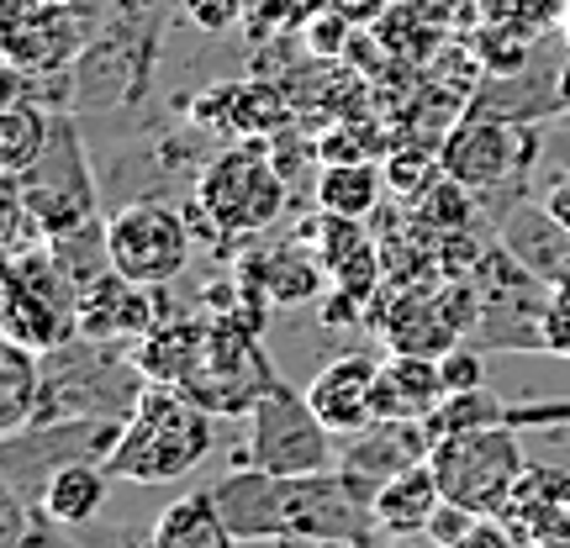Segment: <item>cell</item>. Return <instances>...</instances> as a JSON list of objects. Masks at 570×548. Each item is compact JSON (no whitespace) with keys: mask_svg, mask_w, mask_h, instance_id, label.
Here are the masks:
<instances>
[{"mask_svg":"<svg viewBox=\"0 0 570 548\" xmlns=\"http://www.w3.org/2000/svg\"><path fill=\"white\" fill-rule=\"evenodd\" d=\"M560 38H566V48H570V0H566V11H560Z\"/></svg>","mask_w":570,"mask_h":548,"instance_id":"ee69618b","label":"cell"},{"mask_svg":"<svg viewBox=\"0 0 570 548\" xmlns=\"http://www.w3.org/2000/svg\"><path fill=\"white\" fill-rule=\"evenodd\" d=\"M412 222L428 227V232H465L470 222H475V190L470 185H460L454 175H444V180L433 185V190H423L417 201H412Z\"/></svg>","mask_w":570,"mask_h":548,"instance_id":"d6a6232c","label":"cell"},{"mask_svg":"<svg viewBox=\"0 0 570 548\" xmlns=\"http://www.w3.org/2000/svg\"><path fill=\"white\" fill-rule=\"evenodd\" d=\"M523 548H570V538H533V544H523Z\"/></svg>","mask_w":570,"mask_h":548,"instance_id":"7bdbcfd3","label":"cell"},{"mask_svg":"<svg viewBox=\"0 0 570 548\" xmlns=\"http://www.w3.org/2000/svg\"><path fill=\"white\" fill-rule=\"evenodd\" d=\"M449 401L444 369L428 353H391L381 365V380H375V407L381 417H396V422H428L433 411Z\"/></svg>","mask_w":570,"mask_h":548,"instance_id":"d6986e66","label":"cell"},{"mask_svg":"<svg viewBox=\"0 0 570 548\" xmlns=\"http://www.w3.org/2000/svg\"><path fill=\"white\" fill-rule=\"evenodd\" d=\"M122 438V422L111 417H80V422H53V427H21V432H6V448H0V475H6V490L21 496L27 507L42 501V486L59 475L63 465L75 459H111V448Z\"/></svg>","mask_w":570,"mask_h":548,"instance_id":"7c38bea8","label":"cell"},{"mask_svg":"<svg viewBox=\"0 0 570 548\" xmlns=\"http://www.w3.org/2000/svg\"><path fill=\"white\" fill-rule=\"evenodd\" d=\"M354 32H360V21H354L344 6L333 0L323 17H312V27L302 32V42L312 48V53H317V59H344L348 42H354Z\"/></svg>","mask_w":570,"mask_h":548,"instance_id":"d590c367","label":"cell"},{"mask_svg":"<svg viewBox=\"0 0 570 548\" xmlns=\"http://www.w3.org/2000/svg\"><path fill=\"white\" fill-rule=\"evenodd\" d=\"M148 390V375L138 369L122 343H90V338H69V343L42 353V396L32 411V427L53 422H80V417H111L127 422L132 407Z\"/></svg>","mask_w":570,"mask_h":548,"instance_id":"5b68a950","label":"cell"},{"mask_svg":"<svg viewBox=\"0 0 570 548\" xmlns=\"http://www.w3.org/2000/svg\"><path fill=\"white\" fill-rule=\"evenodd\" d=\"M333 0H244V32L248 42L269 38H302L312 17H323Z\"/></svg>","mask_w":570,"mask_h":548,"instance_id":"1f68e13d","label":"cell"},{"mask_svg":"<svg viewBox=\"0 0 570 548\" xmlns=\"http://www.w3.org/2000/svg\"><path fill=\"white\" fill-rule=\"evenodd\" d=\"M269 386H281V375L269 369L265 348H259V332L212 317L202 359L185 375V386H175V390H185V396H190L196 407H206L212 417H248L254 401H259Z\"/></svg>","mask_w":570,"mask_h":548,"instance_id":"8fae6325","label":"cell"},{"mask_svg":"<svg viewBox=\"0 0 570 548\" xmlns=\"http://www.w3.org/2000/svg\"><path fill=\"white\" fill-rule=\"evenodd\" d=\"M148 548H238V532L227 528L223 507L212 490H190L159 511L148 532Z\"/></svg>","mask_w":570,"mask_h":548,"instance_id":"cb8c5ba5","label":"cell"},{"mask_svg":"<svg viewBox=\"0 0 570 548\" xmlns=\"http://www.w3.org/2000/svg\"><path fill=\"white\" fill-rule=\"evenodd\" d=\"M159 290L154 285H138L117 275V269H106L96 285H85L80 290V338L90 343H138L148 327L164 317V306L154 301Z\"/></svg>","mask_w":570,"mask_h":548,"instance_id":"9a60e30c","label":"cell"},{"mask_svg":"<svg viewBox=\"0 0 570 548\" xmlns=\"http://www.w3.org/2000/svg\"><path fill=\"white\" fill-rule=\"evenodd\" d=\"M439 369H444L449 396H454V390H481V386H487V365H481V348H475V343L449 348L444 359H439Z\"/></svg>","mask_w":570,"mask_h":548,"instance_id":"f35d334b","label":"cell"},{"mask_svg":"<svg viewBox=\"0 0 570 548\" xmlns=\"http://www.w3.org/2000/svg\"><path fill=\"white\" fill-rule=\"evenodd\" d=\"M169 6H127L117 0L101 17L96 38L69 69V111H127L142 101L159 63V32Z\"/></svg>","mask_w":570,"mask_h":548,"instance_id":"277c9868","label":"cell"},{"mask_svg":"<svg viewBox=\"0 0 570 548\" xmlns=\"http://www.w3.org/2000/svg\"><path fill=\"white\" fill-rule=\"evenodd\" d=\"M38 396H42V353L17 343V338H6L0 343V432L32 427Z\"/></svg>","mask_w":570,"mask_h":548,"instance_id":"83f0119b","label":"cell"},{"mask_svg":"<svg viewBox=\"0 0 570 548\" xmlns=\"http://www.w3.org/2000/svg\"><path fill=\"white\" fill-rule=\"evenodd\" d=\"M428 448H433V438H428L423 422L381 417V422H370L365 432L344 438V448H338V469L354 475L360 486L381 490L391 475H402V469H412V465H428Z\"/></svg>","mask_w":570,"mask_h":548,"instance_id":"e0dca14e","label":"cell"},{"mask_svg":"<svg viewBox=\"0 0 570 548\" xmlns=\"http://www.w3.org/2000/svg\"><path fill=\"white\" fill-rule=\"evenodd\" d=\"M539 206H544V211H550V217H554L560 227H570V169H566V175H554V180L544 185Z\"/></svg>","mask_w":570,"mask_h":548,"instance_id":"b9f144b4","label":"cell"},{"mask_svg":"<svg viewBox=\"0 0 570 548\" xmlns=\"http://www.w3.org/2000/svg\"><path fill=\"white\" fill-rule=\"evenodd\" d=\"M206 332H212V317H180V311L148 327L132 343V359L148 375V386H185V375L196 369L206 348Z\"/></svg>","mask_w":570,"mask_h":548,"instance_id":"ffe728a7","label":"cell"},{"mask_svg":"<svg viewBox=\"0 0 570 548\" xmlns=\"http://www.w3.org/2000/svg\"><path fill=\"white\" fill-rule=\"evenodd\" d=\"M439 159H444V175L470 185L475 196H487V190H502L508 180L529 175V163L539 159V132L529 122H502V117L465 111L439 138Z\"/></svg>","mask_w":570,"mask_h":548,"instance_id":"5bb4252c","label":"cell"},{"mask_svg":"<svg viewBox=\"0 0 570 548\" xmlns=\"http://www.w3.org/2000/svg\"><path fill=\"white\" fill-rule=\"evenodd\" d=\"M381 169H386V190L402 206H412L423 190H433V185L444 180V159H439V153H423V148H391Z\"/></svg>","mask_w":570,"mask_h":548,"instance_id":"836d02e7","label":"cell"},{"mask_svg":"<svg viewBox=\"0 0 570 548\" xmlns=\"http://www.w3.org/2000/svg\"><path fill=\"white\" fill-rule=\"evenodd\" d=\"M238 280L254 285V290H265L269 306H302L323 290L327 265H323V253H306V248L285 243V248L259 253V259H248V265L238 269Z\"/></svg>","mask_w":570,"mask_h":548,"instance_id":"603a6c76","label":"cell"},{"mask_svg":"<svg viewBox=\"0 0 570 548\" xmlns=\"http://www.w3.org/2000/svg\"><path fill=\"white\" fill-rule=\"evenodd\" d=\"M386 190V169L381 163H323L317 180H312V201L323 217H348V222H365L370 211L381 206Z\"/></svg>","mask_w":570,"mask_h":548,"instance_id":"484cf974","label":"cell"},{"mask_svg":"<svg viewBox=\"0 0 570 548\" xmlns=\"http://www.w3.org/2000/svg\"><path fill=\"white\" fill-rule=\"evenodd\" d=\"M227 528L238 544H327L360 548L375 528V490L360 486L344 469L323 475H265V469H233L217 486Z\"/></svg>","mask_w":570,"mask_h":548,"instance_id":"6da1fadb","label":"cell"},{"mask_svg":"<svg viewBox=\"0 0 570 548\" xmlns=\"http://www.w3.org/2000/svg\"><path fill=\"white\" fill-rule=\"evenodd\" d=\"M523 544L533 538H570V469L529 465L512 486L508 507L497 511Z\"/></svg>","mask_w":570,"mask_h":548,"instance_id":"ac0fdd59","label":"cell"},{"mask_svg":"<svg viewBox=\"0 0 570 548\" xmlns=\"http://www.w3.org/2000/svg\"><path fill=\"white\" fill-rule=\"evenodd\" d=\"M106 490H111V469H106L101 459H75V465H63L59 475L42 486L38 511L53 517L59 528H85V522L101 517Z\"/></svg>","mask_w":570,"mask_h":548,"instance_id":"d4e9b609","label":"cell"},{"mask_svg":"<svg viewBox=\"0 0 570 548\" xmlns=\"http://www.w3.org/2000/svg\"><path fill=\"white\" fill-rule=\"evenodd\" d=\"M502 248L518 253L533 275L544 280H570V227H560L544 206H512L502 217Z\"/></svg>","mask_w":570,"mask_h":548,"instance_id":"44dd1931","label":"cell"},{"mask_svg":"<svg viewBox=\"0 0 570 548\" xmlns=\"http://www.w3.org/2000/svg\"><path fill=\"white\" fill-rule=\"evenodd\" d=\"M285 206H291V185L269 159V138H238L233 148H217L196 169V190L180 211L196 243H212L227 253L244 238L281 222Z\"/></svg>","mask_w":570,"mask_h":548,"instance_id":"7a4b0ae2","label":"cell"},{"mask_svg":"<svg viewBox=\"0 0 570 548\" xmlns=\"http://www.w3.org/2000/svg\"><path fill=\"white\" fill-rule=\"evenodd\" d=\"M0 285H6V296H0V327H6V338L38 348V353L80 338V285L59 269L48 243L6 253Z\"/></svg>","mask_w":570,"mask_h":548,"instance_id":"52a82bcc","label":"cell"},{"mask_svg":"<svg viewBox=\"0 0 570 548\" xmlns=\"http://www.w3.org/2000/svg\"><path fill=\"white\" fill-rule=\"evenodd\" d=\"M566 0H481V21H502V27H518L539 38L550 21H560Z\"/></svg>","mask_w":570,"mask_h":548,"instance_id":"e575fe53","label":"cell"},{"mask_svg":"<svg viewBox=\"0 0 570 548\" xmlns=\"http://www.w3.org/2000/svg\"><path fill=\"white\" fill-rule=\"evenodd\" d=\"M48 6H96V0H48Z\"/></svg>","mask_w":570,"mask_h":548,"instance_id":"f6af8a7d","label":"cell"},{"mask_svg":"<svg viewBox=\"0 0 570 548\" xmlns=\"http://www.w3.org/2000/svg\"><path fill=\"white\" fill-rule=\"evenodd\" d=\"M375 380H381V365H375L370 353H338L333 365L317 369V380L306 386V401H312V411H317L338 438H354V432H365L370 422H381Z\"/></svg>","mask_w":570,"mask_h":548,"instance_id":"2e32d148","label":"cell"},{"mask_svg":"<svg viewBox=\"0 0 570 548\" xmlns=\"http://www.w3.org/2000/svg\"><path fill=\"white\" fill-rule=\"evenodd\" d=\"M533 42L529 32H518V27H502V21H475L465 32V48L475 69H481V80H512V74H523L533 63Z\"/></svg>","mask_w":570,"mask_h":548,"instance_id":"f546056e","label":"cell"},{"mask_svg":"<svg viewBox=\"0 0 570 548\" xmlns=\"http://www.w3.org/2000/svg\"><path fill=\"white\" fill-rule=\"evenodd\" d=\"M106 243H111V269L117 275L154 285V290L180 280L190 253H196L185 211H169L164 201H148V196L142 201H122L106 217Z\"/></svg>","mask_w":570,"mask_h":548,"instance_id":"4fadbf2b","label":"cell"},{"mask_svg":"<svg viewBox=\"0 0 570 548\" xmlns=\"http://www.w3.org/2000/svg\"><path fill=\"white\" fill-rule=\"evenodd\" d=\"M244 427H248L244 465L265 469V475H323V469H338V448H333L338 432L285 380L254 401Z\"/></svg>","mask_w":570,"mask_h":548,"instance_id":"9c48e42d","label":"cell"},{"mask_svg":"<svg viewBox=\"0 0 570 548\" xmlns=\"http://www.w3.org/2000/svg\"><path fill=\"white\" fill-rule=\"evenodd\" d=\"M48 253L59 259V269L69 275V280L80 285H96L111 269V243H106V217H96V222L75 227V232H59V238H48Z\"/></svg>","mask_w":570,"mask_h":548,"instance_id":"4dcf8cb0","label":"cell"},{"mask_svg":"<svg viewBox=\"0 0 570 548\" xmlns=\"http://www.w3.org/2000/svg\"><path fill=\"white\" fill-rule=\"evenodd\" d=\"M544 353L570 359V280L550 285V301H544Z\"/></svg>","mask_w":570,"mask_h":548,"instance_id":"74e56055","label":"cell"},{"mask_svg":"<svg viewBox=\"0 0 570 548\" xmlns=\"http://www.w3.org/2000/svg\"><path fill=\"white\" fill-rule=\"evenodd\" d=\"M17 185L32 222L42 227V238L75 232V227L101 217V190H96V169L85 153V127L75 122V111L53 117V138L42 148V159L27 175H17Z\"/></svg>","mask_w":570,"mask_h":548,"instance_id":"ba28073f","label":"cell"},{"mask_svg":"<svg viewBox=\"0 0 570 548\" xmlns=\"http://www.w3.org/2000/svg\"><path fill=\"white\" fill-rule=\"evenodd\" d=\"M428 469L444 490L449 507L470 511V517H497L508 507L512 486L523 480V448L508 422L491 427H465V432H444L428 448Z\"/></svg>","mask_w":570,"mask_h":548,"instance_id":"8992f818","label":"cell"},{"mask_svg":"<svg viewBox=\"0 0 570 548\" xmlns=\"http://www.w3.org/2000/svg\"><path fill=\"white\" fill-rule=\"evenodd\" d=\"M21 548H80L75 538H69V528H59L53 517H42V511H32V532H27V544Z\"/></svg>","mask_w":570,"mask_h":548,"instance_id":"60d3db41","label":"cell"},{"mask_svg":"<svg viewBox=\"0 0 570 548\" xmlns=\"http://www.w3.org/2000/svg\"><path fill=\"white\" fill-rule=\"evenodd\" d=\"M439 507H444V490L433 480V469L412 465L375 490V528L386 538H417V532L433 528Z\"/></svg>","mask_w":570,"mask_h":548,"instance_id":"7402d4cb","label":"cell"},{"mask_svg":"<svg viewBox=\"0 0 570 548\" xmlns=\"http://www.w3.org/2000/svg\"><path fill=\"white\" fill-rule=\"evenodd\" d=\"M291 122H296V106L281 80L233 84V138H275Z\"/></svg>","mask_w":570,"mask_h":548,"instance_id":"f1b7e54d","label":"cell"},{"mask_svg":"<svg viewBox=\"0 0 570 548\" xmlns=\"http://www.w3.org/2000/svg\"><path fill=\"white\" fill-rule=\"evenodd\" d=\"M449 548H523V538H518L502 517H475L465 538H460V544H449Z\"/></svg>","mask_w":570,"mask_h":548,"instance_id":"ab89813d","label":"cell"},{"mask_svg":"<svg viewBox=\"0 0 570 548\" xmlns=\"http://www.w3.org/2000/svg\"><path fill=\"white\" fill-rule=\"evenodd\" d=\"M0 53L6 69H21L27 80H59L75 69L85 42L101 27V6H48V0H0Z\"/></svg>","mask_w":570,"mask_h":548,"instance_id":"30bf717a","label":"cell"},{"mask_svg":"<svg viewBox=\"0 0 570 548\" xmlns=\"http://www.w3.org/2000/svg\"><path fill=\"white\" fill-rule=\"evenodd\" d=\"M127 6H169V0H127Z\"/></svg>","mask_w":570,"mask_h":548,"instance_id":"bcb514c9","label":"cell"},{"mask_svg":"<svg viewBox=\"0 0 570 548\" xmlns=\"http://www.w3.org/2000/svg\"><path fill=\"white\" fill-rule=\"evenodd\" d=\"M53 106L38 96H11L0 106V175H27L53 138Z\"/></svg>","mask_w":570,"mask_h":548,"instance_id":"4316f807","label":"cell"},{"mask_svg":"<svg viewBox=\"0 0 570 548\" xmlns=\"http://www.w3.org/2000/svg\"><path fill=\"white\" fill-rule=\"evenodd\" d=\"M180 17L206 38H223L244 21V0H180Z\"/></svg>","mask_w":570,"mask_h":548,"instance_id":"8d00e7d4","label":"cell"},{"mask_svg":"<svg viewBox=\"0 0 570 548\" xmlns=\"http://www.w3.org/2000/svg\"><path fill=\"white\" fill-rule=\"evenodd\" d=\"M217 422L206 407H196L175 386H148L132 417L122 422V438L111 448V480L122 486H169L185 480L190 469L206 465V454L217 448Z\"/></svg>","mask_w":570,"mask_h":548,"instance_id":"3957f363","label":"cell"}]
</instances>
